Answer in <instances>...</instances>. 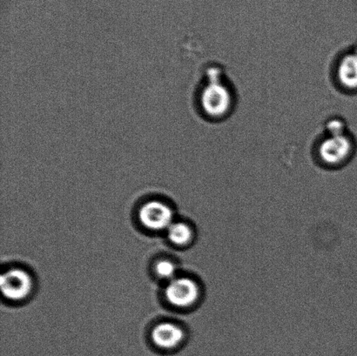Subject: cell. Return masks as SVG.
Segmentation results:
<instances>
[{"label": "cell", "instance_id": "9", "mask_svg": "<svg viewBox=\"0 0 357 356\" xmlns=\"http://www.w3.org/2000/svg\"><path fill=\"white\" fill-rule=\"evenodd\" d=\"M156 274L159 275L160 278L165 279V280H173L176 278V267L173 263L169 261H162L157 263Z\"/></svg>", "mask_w": 357, "mask_h": 356}, {"label": "cell", "instance_id": "6", "mask_svg": "<svg viewBox=\"0 0 357 356\" xmlns=\"http://www.w3.org/2000/svg\"><path fill=\"white\" fill-rule=\"evenodd\" d=\"M184 331L176 324L163 323L155 327L152 333L153 343L163 350H172L183 341Z\"/></svg>", "mask_w": 357, "mask_h": 356}, {"label": "cell", "instance_id": "5", "mask_svg": "<svg viewBox=\"0 0 357 356\" xmlns=\"http://www.w3.org/2000/svg\"><path fill=\"white\" fill-rule=\"evenodd\" d=\"M139 219L146 229L163 230L169 229L174 222V214L172 209L165 203L158 201H149L142 206Z\"/></svg>", "mask_w": 357, "mask_h": 356}, {"label": "cell", "instance_id": "7", "mask_svg": "<svg viewBox=\"0 0 357 356\" xmlns=\"http://www.w3.org/2000/svg\"><path fill=\"white\" fill-rule=\"evenodd\" d=\"M337 75L339 82L344 88L357 90V54H349L341 59Z\"/></svg>", "mask_w": 357, "mask_h": 356}, {"label": "cell", "instance_id": "4", "mask_svg": "<svg viewBox=\"0 0 357 356\" xmlns=\"http://www.w3.org/2000/svg\"><path fill=\"white\" fill-rule=\"evenodd\" d=\"M0 285L2 294L6 299L20 301L29 295L33 288V281L26 272L12 270L2 274Z\"/></svg>", "mask_w": 357, "mask_h": 356}, {"label": "cell", "instance_id": "8", "mask_svg": "<svg viewBox=\"0 0 357 356\" xmlns=\"http://www.w3.org/2000/svg\"><path fill=\"white\" fill-rule=\"evenodd\" d=\"M167 230L170 242L176 245H187L192 239V229L184 222H173Z\"/></svg>", "mask_w": 357, "mask_h": 356}, {"label": "cell", "instance_id": "3", "mask_svg": "<svg viewBox=\"0 0 357 356\" xmlns=\"http://www.w3.org/2000/svg\"><path fill=\"white\" fill-rule=\"evenodd\" d=\"M199 288L190 278H174L167 286L165 295L167 301L177 308H188L195 304L199 297Z\"/></svg>", "mask_w": 357, "mask_h": 356}, {"label": "cell", "instance_id": "1", "mask_svg": "<svg viewBox=\"0 0 357 356\" xmlns=\"http://www.w3.org/2000/svg\"><path fill=\"white\" fill-rule=\"evenodd\" d=\"M199 104L206 116L222 118L232 109L234 96L229 86L222 82L219 75H208L199 93Z\"/></svg>", "mask_w": 357, "mask_h": 356}, {"label": "cell", "instance_id": "2", "mask_svg": "<svg viewBox=\"0 0 357 356\" xmlns=\"http://www.w3.org/2000/svg\"><path fill=\"white\" fill-rule=\"evenodd\" d=\"M342 121L333 120L327 125L328 135L321 142L319 155L328 166L341 165L349 158L353 151L351 139L344 132Z\"/></svg>", "mask_w": 357, "mask_h": 356}]
</instances>
